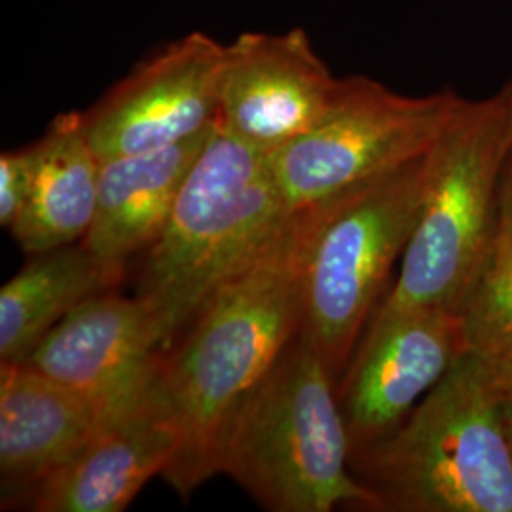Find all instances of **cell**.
Instances as JSON below:
<instances>
[{
  "label": "cell",
  "instance_id": "1",
  "mask_svg": "<svg viewBox=\"0 0 512 512\" xmlns=\"http://www.w3.org/2000/svg\"><path fill=\"white\" fill-rule=\"evenodd\" d=\"M332 203L294 211L165 351L158 382L179 446L162 476L184 497L217 475L228 421L302 329L311 251Z\"/></svg>",
  "mask_w": 512,
  "mask_h": 512
},
{
  "label": "cell",
  "instance_id": "2",
  "mask_svg": "<svg viewBox=\"0 0 512 512\" xmlns=\"http://www.w3.org/2000/svg\"><path fill=\"white\" fill-rule=\"evenodd\" d=\"M293 213L270 156L215 124L139 274L137 296L162 330L165 351Z\"/></svg>",
  "mask_w": 512,
  "mask_h": 512
},
{
  "label": "cell",
  "instance_id": "3",
  "mask_svg": "<svg viewBox=\"0 0 512 512\" xmlns=\"http://www.w3.org/2000/svg\"><path fill=\"white\" fill-rule=\"evenodd\" d=\"M349 437L329 370L300 330L228 421L215 473L272 512H376L353 476Z\"/></svg>",
  "mask_w": 512,
  "mask_h": 512
},
{
  "label": "cell",
  "instance_id": "4",
  "mask_svg": "<svg viewBox=\"0 0 512 512\" xmlns=\"http://www.w3.org/2000/svg\"><path fill=\"white\" fill-rule=\"evenodd\" d=\"M503 385L465 353L385 439L349 454L376 512H512Z\"/></svg>",
  "mask_w": 512,
  "mask_h": 512
},
{
  "label": "cell",
  "instance_id": "5",
  "mask_svg": "<svg viewBox=\"0 0 512 512\" xmlns=\"http://www.w3.org/2000/svg\"><path fill=\"white\" fill-rule=\"evenodd\" d=\"M512 156L511 95L463 99L429 150V181L401 272L376 311L458 310L484 258Z\"/></svg>",
  "mask_w": 512,
  "mask_h": 512
},
{
  "label": "cell",
  "instance_id": "6",
  "mask_svg": "<svg viewBox=\"0 0 512 512\" xmlns=\"http://www.w3.org/2000/svg\"><path fill=\"white\" fill-rule=\"evenodd\" d=\"M431 150V148H429ZM429 150L334 196L311 251L302 332L338 387L420 220Z\"/></svg>",
  "mask_w": 512,
  "mask_h": 512
},
{
  "label": "cell",
  "instance_id": "7",
  "mask_svg": "<svg viewBox=\"0 0 512 512\" xmlns=\"http://www.w3.org/2000/svg\"><path fill=\"white\" fill-rule=\"evenodd\" d=\"M463 99L448 88L414 97L368 76L342 78L323 120L270 154L289 209L329 200L425 154Z\"/></svg>",
  "mask_w": 512,
  "mask_h": 512
},
{
  "label": "cell",
  "instance_id": "8",
  "mask_svg": "<svg viewBox=\"0 0 512 512\" xmlns=\"http://www.w3.org/2000/svg\"><path fill=\"white\" fill-rule=\"evenodd\" d=\"M465 353L458 311H376L336 387L351 452L391 435Z\"/></svg>",
  "mask_w": 512,
  "mask_h": 512
},
{
  "label": "cell",
  "instance_id": "9",
  "mask_svg": "<svg viewBox=\"0 0 512 512\" xmlns=\"http://www.w3.org/2000/svg\"><path fill=\"white\" fill-rule=\"evenodd\" d=\"M226 46L190 33L82 112L99 162L183 143L217 124Z\"/></svg>",
  "mask_w": 512,
  "mask_h": 512
},
{
  "label": "cell",
  "instance_id": "10",
  "mask_svg": "<svg viewBox=\"0 0 512 512\" xmlns=\"http://www.w3.org/2000/svg\"><path fill=\"white\" fill-rule=\"evenodd\" d=\"M340 86L302 29L243 33L226 46L217 124L270 156L315 128Z\"/></svg>",
  "mask_w": 512,
  "mask_h": 512
},
{
  "label": "cell",
  "instance_id": "11",
  "mask_svg": "<svg viewBox=\"0 0 512 512\" xmlns=\"http://www.w3.org/2000/svg\"><path fill=\"white\" fill-rule=\"evenodd\" d=\"M160 370V368H158ZM179 435L156 376L114 406L80 448L31 495L35 512H120L164 475Z\"/></svg>",
  "mask_w": 512,
  "mask_h": 512
},
{
  "label": "cell",
  "instance_id": "12",
  "mask_svg": "<svg viewBox=\"0 0 512 512\" xmlns=\"http://www.w3.org/2000/svg\"><path fill=\"white\" fill-rule=\"evenodd\" d=\"M164 353L147 304L114 289L69 311L21 365L86 393L122 397L156 376Z\"/></svg>",
  "mask_w": 512,
  "mask_h": 512
},
{
  "label": "cell",
  "instance_id": "13",
  "mask_svg": "<svg viewBox=\"0 0 512 512\" xmlns=\"http://www.w3.org/2000/svg\"><path fill=\"white\" fill-rule=\"evenodd\" d=\"M133 393L101 397L61 384L21 363L2 365V509L27 507L38 484L84 444L114 406Z\"/></svg>",
  "mask_w": 512,
  "mask_h": 512
},
{
  "label": "cell",
  "instance_id": "14",
  "mask_svg": "<svg viewBox=\"0 0 512 512\" xmlns=\"http://www.w3.org/2000/svg\"><path fill=\"white\" fill-rule=\"evenodd\" d=\"M213 128L171 147L103 160L92 228L82 245L116 264L148 249L160 234L177 196Z\"/></svg>",
  "mask_w": 512,
  "mask_h": 512
},
{
  "label": "cell",
  "instance_id": "15",
  "mask_svg": "<svg viewBox=\"0 0 512 512\" xmlns=\"http://www.w3.org/2000/svg\"><path fill=\"white\" fill-rule=\"evenodd\" d=\"M31 147V192L10 232L25 253L38 255L86 238L97 209L101 162L82 112L59 114Z\"/></svg>",
  "mask_w": 512,
  "mask_h": 512
},
{
  "label": "cell",
  "instance_id": "16",
  "mask_svg": "<svg viewBox=\"0 0 512 512\" xmlns=\"http://www.w3.org/2000/svg\"><path fill=\"white\" fill-rule=\"evenodd\" d=\"M124 275L126 264L103 260L84 245L33 256L0 291L2 365L23 363L69 311L114 291Z\"/></svg>",
  "mask_w": 512,
  "mask_h": 512
},
{
  "label": "cell",
  "instance_id": "17",
  "mask_svg": "<svg viewBox=\"0 0 512 512\" xmlns=\"http://www.w3.org/2000/svg\"><path fill=\"white\" fill-rule=\"evenodd\" d=\"M467 353L512 385V156L505 167L494 234L458 306Z\"/></svg>",
  "mask_w": 512,
  "mask_h": 512
},
{
  "label": "cell",
  "instance_id": "18",
  "mask_svg": "<svg viewBox=\"0 0 512 512\" xmlns=\"http://www.w3.org/2000/svg\"><path fill=\"white\" fill-rule=\"evenodd\" d=\"M33 183V147L0 154V224L12 228L23 211Z\"/></svg>",
  "mask_w": 512,
  "mask_h": 512
},
{
  "label": "cell",
  "instance_id": "19",
  "mask_svg": "<svg viewBox=\"0 0 512 512\" xmlns=\"http://www.w3.org/2000/svg\"><path fill=\"white\" fill-rule=\"evenodd\" d=\"M501 414H503V427H505V435H507V442H509L512 454V385L503 387Z\"/></svg>",
  "mask_w": 512,
  "mask_h": 512
},
{
  "label": "cell",
  "instance_id": "20",
  "mask_svg": "<svg viewBox=\"0 0 512 512\" xmlns=\"http://www.w3.org/2000/svg\"><path fill=\"white\" fill-rule=\"evenodd\" d=\"M505 88H507V92L511 95V103H512V80H509L507 84H505Z\"/></svg>",
  "mask_w": 512,
  "mask_h": 512
}]
</instances>
